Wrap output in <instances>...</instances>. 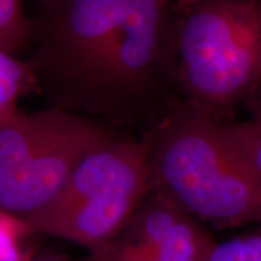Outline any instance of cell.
Returning <instances> with one entry per match:
<instances>
[{
    "mask_svg": "<svg viewBox=\"0 0 261 261\" xmlns=\"http://www.w3.org/2000/svg\"><path fill=\"white\" fill-rule=\"evenodd\" d=\"M226 127L261 174V120L227 122Z\"/></svg>",
    "mask_w": 261,
    "mask_h": 261,
    "instance_id": "11",
    "label": "cell"
},
{
    "mask_svg": "<svg viewBox=\"0 0 261 261\" xmlns=\"http://www.w3.org/2000/svg\"><path fill=\"white\" fill-rule=\"evenodd\" d=\"M0 47L16 57L28 48V18L21 0H0Z\"/></svg>",
    "mask_w": 261,
    "mask_h": 261,
    "instance_id": "8",
    "label": "cell"
},
{
    "mask_svg": "<svg viewBox=\"0 0 261 261\" xmlns=\"http://www.w3.org/2000/svg\"><path fill=\"white\" fill-rule=\"evenodd\" d=\"M215 244L204 224L150 190L121 230L92 254L97 261H208Z\"/></svg>",
    "mask_w": 261,
    "mask_h": 261,
    "instance_id": "6",
    "label": "cell"
},
{
    "mask_svg": "<svg viewBox=\"0 0 261 261\" xmlns=\"http://www.w3.org/2000/svg\"><path fill=\"white\" fill-rule=\"evenodd\" d=\"M28 261H57V260H50V259H38V260H28ZM75 261H97L96 257L92 253L89 254V256L86 257H83V259H79V260H75Z\"/></svg>",
    "mask_w": 261,
    "mask_h": 261,
    "instance_id": "13",
    "label": "cell"
},
{
    "mask_svg": "<svg viewBox=\"0 0 261 261\" xmlns=\"http://www.w3.org/2000/svg\"><path fill=\"white\" fill-rule=\"evenodd\" d=\"M115 135L93 120L56 108L2 117L0 210L18 218L41 210L84 156Z\"/></svg>",
    "mask_w": 261,
    "mask_h": 261,
    "instance_id": "5",
    "label": "cell"
},
{
    "mask_svg": "<svg viewBox=\"0 0 261 261\" xmlns=\"http://www.w3.org/2000/svg\"><path fill=\"white\" fill-rule=\"evenodd\" d=\"M243 107L250 114L249 119L261 120V83L252 96L248 98Z\"/></svg>",
    "mask_w": 261,
    "mask_h": 261,
    "instance_id": "12",
    "label": "cell"
},
{
    "mask_svg": "<svg viewBox=\"0 0 261 261\" xmlns=\"http://www.w3.org/2000/svg\"><path fill=\"white\" fill-rule=\"evenodd\" d=\"M32 87L27 63L0 47V119L17 112L18 99Z\"/></svg>",
    "mask_w": 261,
    "mask_h": 261,
    "instance_id": "7",
    "label": "cell"
},
{
    "mask_svg": "<svg viewBox=\"0 0 261 261\" xmlns=\"http://www.w3.org/2000/svg\"><path fill=\"white\" fill-rule=\"evenodd\" d=\"M175 8L180 104L226 123L261 83V0Z\"/></svg>",
    "mask_w": 261,
    "mask_h": 261,
    "instance_id": "3",
    "label": "cell"
},
{
    "mask_svg": "<svg viewBox=\"0 0 261 261\" xmlns=\"http://www.w3.org/2000/svg\"><path fill=\"white\" fill-rule=\"evenodd\" d=\"M150 188L202 224L261 225V174L223 122L179 103L154 132Z\"/></svg>",
    "mask_w": 261,
    "mask_h": 261,
    "instance_id": "2",
    "label": "cell"
},
{
    "mask_svg": "<svg viewBox=\"0 0 261 261\" xmlns=\"http://www.w3.org/2000/svg\"><path fill=\"white\" fill-rule=\"evenodd\" d=\"M32 233L21 218L0 210V261H28L21 242Z\"/></svg>",
    "mask_w": 261,
    "mask_h": 261,
    "instance_id": "10",
    "label": "cell"
},
{
    "mask_svg": "<svg viewBox=\"0 0 261 261\" xmlns=\"http://www.w3.org/2000/svg\"><path fill=\"white\" fill-rule=\"evenodd\" d=\"M25 63L48 108L127 136L180 103L178 11L165 0H38Z\"/></svg>",
    "mask_w": 261,
    "mask_h": 261,
    "instance_id": "1",
    "label": "cell"
},
{
    "mask_svg": "<svg viewBox=\"0 0 261 261\" xmlns=\"http://www.w3.org/2000/svg\"><path fill=\"white\" fill-rule=\"evenodd\" d=\"M165 2L168 3V4H171V5L180 6L184 4H189V3H191V2H195V0H165Z\"/></svg>",
    "mask_w": 261,
    "mask_h": 261,
    "instance_id": "14",
    "label": "cell"
},
{
    "mask_svg": "<svg viewBox=\"0 0 261 261\" xmlns=\"http://www.w3.org/2000/svg\"><path fill=\"white\" fill-rule=\"evenodd\" d=\"M208 261H261V225L250 232L217 242Z\"/></svg>",
    "mask_w": 261,
    "mask_h": 261,
    "instance_id": "9",
    "label": "cell"
},
{
    "mask_svg": "<svg viewBox=\"0 0 261 261\" xmlns=\"http://www.w3.org/2000/svg\"><path fill=\"white\" fill-rule=\"evenodd\" d=\"M154 133H117L77 163L56 197L21 218L32 233L76 243L94 252L127 223L150 188Z\"/></svg>",
    "mask_w": 261,
    "mask_h": 261,
    "instance_id": "4",
    "label": "cell"
}]
</instances>
